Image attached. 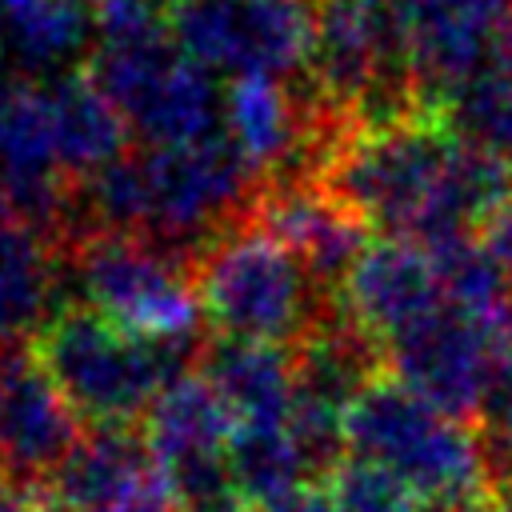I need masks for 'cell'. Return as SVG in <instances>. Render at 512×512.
I'll use <instances>...</instances> for the list:
<instances>
[{
    "label": "cell",
    "mask_w": 512,
    "mask_h": 512,
    "mask_svg": "<svg viewBox=\"0 0 512 512\" xmlns=\"http://www.w3.org/2000/svg\"><path fill=\"white\" fill-rule=\"evenodd\" d=\"M312 180L364 232L416 244L468 240L512 196V168L472 148L440 104L344 124Z\"/></svg>",
    "instance_id": "1"
},
{
    "label": "cell",
    "mask_w": 512,
    "mask_h": 512,
    "mask_svg": "<svg viewBox=\"0 0 512 512\" xmlns=\"http://www.w3.org/2000/svg\"><path fill=\"white\" fill-rule=\"evenodd\" d=\"M512 0H404L408 68L424 100H444L488 68Z\"/></svg>",
    "instance_id": "11"
},
{
    "label": "cell",
    "mask_w": 512,
    "mask_h": 512,
    "mask_svg": "<svg viewBox=\"0 0 512 512\" xmlns=\"http://www.w3.org/2000/svg\"><path fill=\"white\" fill-rule=\"evenodd\" d=\"M192 284L216 340L296 352L340 320L336 292L252 216L192 256Z\"/></svg>",
    "instance_id": "3"
},
{
    "label": "cell",
    "mask_w": 512,
    "mask_h": 512,
    "mask_svg": "<svg viewBox=\"0 0 512 512\" xmlns=\"http://www.w3.org/2000/svg\"><path fill=\"white\" fill-rule=\"evenodd\" d=\"M200 348L144 340L80 300L60 304L32 340V356L84 428H136L156 396L196 368Z\"/></svg>",
    "instance_id": "4"
},
{
    "label": "cell",
    "mask_w": 512,
    "mask_h": 512,
    "mask_svg": "<svg viewBox=\"0 0 512 512\" xmlns=\"http://www.w3.org/2000/svg\"><path fill=\"white\" fill-rule=\"evenodd\" d=\"M88 76L140 148H176L224 132V88L168 32V20L96 28Z\"/></svg>",
    "instance_id": "5"
},
{
    "label": "cell",
    "mask_w": 512,
    "mask_h": 512,
    "mask_svg": "<svg viewBox=\"0 0 512 512\" xmlns=\"http://www.w3.org/2000/svg\"><path fill=\"white\" fill-rule=\"evenodd\" d=\"M172 40L212 76L304 80L312 52L308 0H172Z\"/></svg>",
    "instance_id": "8"
},
{
    "label": "cell",
    "mask_w": 512,
    "mask_h": 512,
    "mask_svg": "<svg viewBox=\"0 0 512 512\" xmlns=\"http://www.w3.org/2000/svg\"><path fill=\"white\" fill-rule=\"evenodd\" d=\"M196 372L228 408L240 428H280L296 408V352L272 344L208 340L196 356Z\"/></svg>",
    "instance_id": "16"
},
{
    "label": "cell",
    "mask_w": 512,
    "mask_h": 512,
    "mask_svg": "<svg viewBox=\"0 0 512 512\" xmlns=\"http://www.w3.org/2000/svg\"><path fill=\"white\" fill-rule=\"evenodd\" d=\"M472 240H476V244L484 248V256L512 280V196H508L496 212L484 216V224L476 228Z\"/></svg>",
    "instance_id": "21"
},
{
    "label": "cell",
    "mask_w": 512,
    "mask_h": 512,
    "mask_svg": "<svg viewBox=\"0 0 512 512\" xmlns=\"http://www.w3.org/2000/svg\"><path fill=\"white\" fill-rule=\"evenodd\" d=\"M60 260L80 304L144 340L200 348L204 312L188 256L132 232L76 228L60 240Z\"/></svg>",
    "instance_id": "6"
},
{
    "label": "cell",
    "mask_w": 512,
    "mask_h": 512,
    "mask_svg": "<svg viewBox=\"0 0 512 512\" xmlns=\"http://www.w3.org/2000/svg\"><path fill=\"white\" fill-rule=\"evenodd\" d=\"M488 68H492V72H500L504 80H512V16H508V24H504V28H500V36H496V48H492Z\"/></svg>",
    "instance_id": "26"
},
{
    "label": "cell",
    "mask_w": 512,
    "mask_h": 512,
    "mask_svg": "<svg viewBox=\"0 0 512 512\" xmlns=\"http://www.w3.org/2000/svg\"><path fill=\"white\" fill-rule=\"evenodd\" d=\"M492 440H496V452L512 464V380L496 396V428H492Z\"/></svg>",
    "instance_id": "24"
},
{
    "label": "cell",
    "mask_w": 512,
    "mask_h": 512,
    "mask_svg": "<svg viewBox=\"0 0 512 512\" xmlns=\"http://www.w3.org/2000/svg\"><path fill=\"white\" fill-rule=\"evenodd\" d=\"M156 484L144 428H84L40 492L52 512H108Z\"/></svg>",
    "instance_id": "13"
},
{
    "label": "cell",
    "mask_w": 512,
    "mask_h": 512,
    "mask_svg": "<svg viewBox=\"0 0 512 512\" xmlns=\"http://www.w3.org/2000/svg\"><path fill=\"white\" fill-rule=\"evenodd\" d=\"M344 452L404 480L424 512H480L500 488L484 432L440 412L388 368H376L352 396Z\"/></svg>",
    "instance_id": "2"
},
{
    "label": "cell",
    "mask_w": 512,
    "mask_h": 512,
    "mask_svg": "<svg viewBox=\"0 0 512 512\" xmlns=\"http://www.w3.org/2000/svg\"><path fill=\"white\" fill-rule=\"evenodd\" d=\"M436 104L472 148L512 168V80L484 68Z\"/></svg>",
    "instance_id": "19"
},
{
    "label": "cell",
    "mask_w": 512,
    "mask_h": 512,
    "mask_svg": "<svg viewBox=\"0 0 512 512\" xmlns=\"http://www.w3.org/2000/svg\"><path fill=\"white\" fill-rule=\"evenodd\" d=\"M268 512H340V508H336V500L328 496L324 484H308V488H300L296 496L280 500V504L268 508Z\"/></svg>",
    "instance_id": "23"
},
{
    "label": "cell",
    "mask_w": 512,
    "mask_h": 512,
    "mask_svg": "<svg viewBox=\"0 0 512 512\" xmlns=\"http://www.w3.org/2000/svg\"><path fill=\"white\" fill-rule=\"evenodd\" d=\"M444 300H448V284L440 260L428 244L416 240L368 244L336 292L340 320L376 352V360L392 340L416 328Z\"/></svg>",
    "instance_id": "9"
},
{
    "label": "cell",
    "mask_w": 512,
    "mask_h": 512,
    "mask_svg": "<svg viewBox=\"0 0 512 512\" xmlns=\"http://www.w3.org/2000/svg\"><path fill=\"white\" fill-rule=\"evenodd\" d=\"M96 48L92 0H0V56L20 80L80 72Z\"/></svg>",
    "instance_id": "15"
},
{
    "label": "cell",
    "mask_w": 512,
    "mask_h": 512,
    "mask_svg": "<svg viewBox=\"0 0 512 512\" xmlns=\"http://www.w3.org/2000/svg\"><path fill=\"white\" fill-rule=\"evenodd\" d=\"M248 216L284 240L332 292H340V280L368 248V232L312 176L264 184Z\"/></svg>",
    "instance_id": "12"
},
{
    "label": "cell",
    "mask_w": 512,
    "mask_h": 512,
    "mask_svg": "<svg viewBox=\"0 0 512 512\" xmlns=\"http://www.w3.org/2000/svg\"><path fill=\"white\" fill-rule=\"evenodd\" d=\"M232 480L248 512H268L300 488L316 484L308 456L300 452L288 424L280 428H240L228 448Z\"/></svg>",
    "instance_id": "18"
},
{
    "label": "cell",
    "mask_w": 512,
    "mask_h": 512,
    "mask_svg": "<svg viewBox=\"0 0 512 512\" xmlns=\"http://www.w3.org/2000/svg\"><path fill=\"white\" fill-rule=\"evenodd\" d=\"M44 100L52 116L56 152L72 188H80L88 176L128 152V128L88 72L44 80Z\"/></svg>",
    "instance_id": "17"
},
{
    "label": "cell",
    "mask_w": 512,
    "mask_h": 512,
    "mask_svg": "<svg viewBox=\"0 0 512 512\" xmlns=\"http://www.w3.org/2000/svg\"><path fill=\"white\" fill-rule=\"evenodd\" d=\"M108 512H180V508H176V500L164 492V484H156V488H148V492H140V496H132V500L108 508Z\"/></svg>",
    "instance_id": "25"
},
{
    "label": "cell",
    "mask_w": 512,
    "mask_h": 512,
    "mask_svg": "<svg viewBox=\"0 0 512 512\" xmlns=\"http://www.w3.org/2000/svg\"><path fill=\"white\" fill-rule=\"evenodd\" d=\"M308 88L336 120H380L432 104L408 68L404 0H308Z\"/></svg>",
    "instance_id": "7"
},
{
    "label": "cell",
    "mask_w": 512,
    "mask_h": 512,
    "mask_svg": "<svg viewBox=\"0 0 512 512\" xmlns=\"http://www.w3.org/2000/svg\"><path fill=\"white\" fill-rule=\"evenodd\" d=\"M480 512H512V488H496Z\"/></svg>",
    "instance_id": "27"
},
{
    "label": "cell",
    "mask_w": 512,
    "mask_h": 512,
    "mask_svg": "<svg viewBox=\"0 0 512 512\" xmlns=\"http://www.w3.org/2000/svg\"><path fill=\"white\" fill-rule=\"evenodd\" d=\"M60 284V244L44 228H36L0 188V348L36 340V332L60 308Z\"/></svg>",
    "instance_id": "14"
},
{
    "label": "cell",
    "mask_w": 512,
    "mask_h": 512,
    "mask_svg": "<svg viewBox=\"0 0 512 512\" xmlns=\"http://www.w3.org/2000/svg\"><path fill=\"white\" fill-rule=\"evenodd\" d=\"M80 436L84 420L32 348H0V476L40 488Z\"/></svg>",
    "instance_id": "10"
},
{
    "label": "cell",
    "mask_w": 512,
    "mask_h": 512,
    "mask_svg": "<svg viewBox=\"0 0 512 512\" xmlns=\"http://www.w3.org/2000/svg\"><path fill=\"white\" fill-rule=\"evenodd\" d=\"M320 484L340 512H424L420 496L404 480L356 456H344Z\"/></svg>",
    "instance_id": "20"
},
{
    "label": "cell",
    "mask_w": 512,
    "mask_h": 512,
    "mask_svg": "<svg viewBox=\"0 0 512 512\" xmlns=\"http://www.w3.org/2000/svg\"><path fill=\"white\" fill-rule=\"evenodd\" d=\"M0 512H52V508L36 484H20V480L0 476Z\"/></svg>",
    "instance_id": "22"
}]
</instances>
